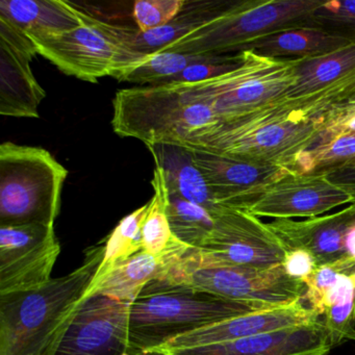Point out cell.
Here are the masks:
<instances>
[{
  "mask_svg": "<svg viewBox=\"0 0 355 355\" xmlns=\"http://www.w3.org/2000/svg\"><path fill=\"white\" fill-rule=\"evenodd\" d=\"M324 139L319 118L278 101L245 115L193 130L180 143L293 170L299 155Z\"/></svg>",
  "mask_w": 355,
  "mask_h": 355,
  "instance_id": "7a4b0ae2",
  "label": "cell"
},
{
  "mask_svg": "<svg viewBox=\"0 0 355 355\" xmlns=\"http://www.w3.org/2000/svg\"><path fill=\"white\" fill-rule=\"evenodd\" d=\"M311 26L355 39V0L324 1L313 14Z\"/></svg>",
  "mask_w": 355,
  "mask_h": 355,
  "instance_id": "4dcf8cb0",
  "label": "cell"
},
{
  "mask_svg": "<svg viewBox=\"0 0 355 355\" xmlns=\"http://www.w3.org/2000/svg\"><path fill=\"white\" fill-rule=\"evenodd\" d=\"M68 170L46 149L0 145V226L53 225Z\"/></svg>",
  "mask_w": 355,
  "mask_h": 355,
  "instance_id": "277c9868",
  "label": "cell"
},
{
  "mask_svg": "<svg viewBox=\"0 0 355 355\" xmlns=\"http://www.w3.org/2000/svg\"><path fill=\"white\" fill-rule=\"evenodd\" d=\"M234 3V1L220 0H186L182 12L171 22L162 28L141 33L138 28L135 30L130 26H122L123 58L119 71L146 55L163 51L169 45L192 34L221 15Z\"/></svg>",
  "mask_w": 355,
  "mask_h": 355,
  "instance_id": "d6986e66",
  "label": "cell"
},
{
  "mask_svg": "<svg viewBox=\"0 0 355 355\" xmlns=\"http://www.w3.org/2000/svg\"><path fill=\"white\" fill-rule=\"evenodd\" d=\"M322 0H247L234 1L221 15L163 51L196 55L241 53L274 33L311 26Z\"/></svg>",
  "mask_w": 355,
  "mask_h": 355,
  "instance_id": "8992f818",
  "label": "cell"
},
{
  "mask_svg": "<svg viewBox=\"0 0 355 355\" xmlns=\"http://www.w3.org/2000/svg\"><path fill=\"white\" fill-rule=\"evenodd\" d=\"M355 220L352 205L329 215L309 218L303 221L275 219L267 223L286 250L302 249L315 257L318 267L347 257L345 236Z\"/></svg>",
  "mask_w": 355,
  "mask_h": 355,
  "instance_id": "ac0fdd59",
  "label": "cell"
},
{
  "mask_svg": "<svg viewBox=\"0 0 355 355\" xmlns=\"http://www.w3.org/2000/svg\"><path fill=\"white\" fill-rule=\"evenodd\" d=\"M355 163V135L326 139L303 151L295 162L298 173H326Z\"/></svg>",
  "mask_w": 355,
  "mask_h": 355,
  "instance_id": "f1b7e54d",
  "label": "cell"
},
{
  "mask_svg": "<svg viewBox=\"0 0 355 355\" xmlns=\"http://www.w3.org/2000/svg\"><path fill=\"white\" fill-rule=\"evenodd\" d=\"M242 62V53L211 55L207 60L192 64L164 85L194 84L223 76L236 69Z\"/></svg>",
  "mask_w": 355,
  "mask_h": 355,
  "instance_id": "1f68e13d",
  "label": "cell"
},
{
  "mask_svg": "<svg viewBox=\"0 0 355 355\" xmlns=\"http://www.w3.org/2000/svg\"><path fill=\"white\" fill-rule=\"evenodd\" d=\"M345 249L347 257L355 259V220L350 224L345 236Z\"/></svg>",
  "mask_w": 355,
  "mask_h": 355,
  "instance_id": "d590c367",
  "label": "cell"
},
{
  "mask_svg": "<svg viewBox=\"0 0 355 355\" xmlns=\"http://www.w3.org/2000/svg\"><path fill=\"white\" fill-rule=\"evenodd\" d=\"M188 247L180 243L163 254L142 250L116 261L105 271L97 272L85 297L101 294L130 304L149 282L165 278L174 261Z\"/></svg>",
  "mask_w": 355,
  "mask_h": 355,
  "instance_id": "ffe728a7",
  "label": "cell"
},
{
  "mask_svg": "<svg viewBox=\"0 0 355 355\" xmlns=\"http://www.w3.org/2000/svg\"><path fill=\"white\" fill-rule=\"evenodd\" d=\"M0 16L28 36L63 32L82 24L80 9L64 0H1Z\"/></svg>",
  "mask_w": 355,
  "mask_h": 355,
  "instance_id": "cb8c5ba5",
  "label": "cell"
},
{
  "mask_svg": "<svg viewBox=\"0 0 355 355\" xmlns=\"http://www.w3.org/2000/svg\"><path fill=\"white\" fill-rule=\"evenodd\" d=\"M148 211V203L139 207L119 222L107 236L98 271H105L116 261L128 259L143 250L142 227Z\"/></svg>",
  "mask_w": 355,
  "mask_h": 355,
  "instance_id": "f546056e",
  "label": "cell"
},
{
  "mask_svg": "<svg viewBox=\"0 0 355 355\" xmlns=\"http://www.w3.org/2000/svg\"><path fill=\"white\" fill-rule=\"evenodd\" d=\"M351 205H352L353 209H354L355 211V202L351 203Z\"/></svg>",
  "mask_w": 355,
  "mask_h": 355,
  "instance_id": "8d00e7d4",
  "label": "cell"
},
{
  "mask_svg": "<svg viewBox=\"0 0 355 355\" xmlns=\"http://www.w3.org/2000/svg\"><path fill=\"white\" fill-rule=\"evenodd\" d=\"M329 336L323 322L193 348L155 350L146 355H326Z\"/></svg>",
  "mask_w": 355,
  "mask_h": 355,
  "instance_id": "2e32d148",
  "label": "cell"
},
{
  "mask_svg": "<svg viewBox=\"0 0 355 355\" xmlns=\"http://www.w3.org/2000/svg\"><path fill=\"white\" fill-rule=\"evenodd\" d=\"M186 0H138L134 5V18L141 33L162 28L182 12Z\"/></svg>",
  "mask_w": 355,
  "mask_h": 355,
  "instance_id": "d6a6232c",
  "label": "cell"
},
{
  "mask_svg": "<svg viewBox=\"0 0 355 355\" xmlns=\"http://www.w3.org/2000/svg\"><path fill=\"white\" fill-rule=\"evenodd\" d=\"M168 218L172 234L191 248H201L215 225L205 207L170 193Z\"/></svg>",
  "mask_w": 355,
  "mask_h": 355,
  "instance_id": "83f0119b",
  "label": "cell"
},
{
  "mask_svg": "<svg viewBox=\"0 0 355 355\" xmlns=\"http://www.w3.org/2000/svg\"><path fill=\"white\" fill-rule=\"evenodd\" d=\"M147 148L153 155L155 166L163 170L170 194L205 207L213 217L223 211L224 207L216 202L188 146L180 142H166L149 145Z\"/></svg>",
  "mask_w": 355,
  "mask_h": 355,
  "instance_id": "7402d4cb",
  "label": "cell"
},
{
  "mask_svg": "<svg viewBox=\"0 0 355 355\" xmlns=\"http://www.w3.org/2000/svg\"><path fill=\"white\" fill-rule=\"evenodd\" d=\"M318 321H320V318L301 300L286 306L254 311L207 326L176 338L155 350H173L219 344Z\"/></svg>",
  "mask_w": 355,
  "mask_h": 355,
  "instance_id": "e0dca14e",
  "label": "cell"
},
{
  "mask_svg": "<svg viewBox=\"0 0 355 355\" xmlns=\"http://www.w3.org/2000/svg\"><path fill=\"white\" fill-rule=\"evenodd\" d=\"M219 121L211 107L194 101L180 85L135 87L113 99L114 132L145 145L182 142L193 130Z\"/></svg>",
  "mask_w": 355,
  "mask_h": 355,
  "instance_id": "5b68a950",
  "label": "cell"
},
{
  "mask_svg": "<svg viewBox=\"0 0 355 355\" xmlns=\"http://www.w3.org/2000/svg\"><path fill=\"white\" fill-rule=\"evenodd\" d=\"M188 147L205 175L216 202L224 209L245 211L269 184L293 171L275 164Z\"/></svg>",
  "mask_w": 355,
  "mask_h": 355,
  "instance_id": "9a60e30c",
  "label": "cell"
},
{
  "mask_svg": "<svg viewBox=\"0 0 355 355\" xmlns=\"http://www.w3.org/2000/svg\"><path fill=\"white\" fill-rule=\"evenodd\" d=\"M60 253L53 225L0 226V295L49 284Z\"/></svg>",
  "mask_w": 355,
  "mask_h": 355,
  "instance_id": "8fae6325",
  "label": "cell"
},
{
  "mask_svg": "<svg viewBox=\"0 0 355 355\" xmlns=\"http://www.w3.org/2000/svg\"><path fill=\"white\" fill-rule=\"evenodd\" d=\"M209 55L178 51H157L124 68L114 78L119 82L132 83L139 86L164 85L189 66L205 61Z\"/></svg>",
  "mask_w": 355,
  "mask_h": 355,
  "instance_id": "484cf974",
  "label": "cell"
},
{
  "mask_svg": "<svg viewBox=\"0 0 355 355\" xmlns=\"http://www.w3.org/2000/svg\"><path fill=\"white\" fill-rule=\"evenodd\" d=\"M151 184L153 196L148 202V211L142 227L143 251L159 255L182 242L174 236L170 227L169 189L165 174L159 166H155Z\"/></svg>",
  "mask_w": 355,
  "mask_h": 355,
  "instance_id": "4316f807",
  "label": "cell"
},
{
  "mask_svg": "<svg viewBox=\"0 0 355 355\" xmlns=\"http://www.w3.org/2000/svg\"><path fill=\"white\" fill-rule=\"evenodd\" d=\"M322 174H324L332 184L350 194L353 202H355V163Z\"/></svg>",
  "mask_w": 355,
  "mask_h": 355,
  "instance_id": "e575fe53",
  "label": "cell"
},
{
  "mask_svg": "<svg viewBox=\"0 0 355 355\" xmlns=\"http://www.w3.org/2000/svg\"><path fill=\"white\" fill-rule=\"evenodd\" d=\"M103 246L82 266L36 290L0 295V355H51L103 261Z\"/></svg>",
  "mask_w": 355,
  "mask_h": 355,
  "instance_id": "6da1fadb",
  "label": "cell"
},
{
  "mask_svg": "<svg viewBox=\"0 0 355 355\" xmlns=\"http://www.w3.org/2000/svg\"><path fill=\"white\" fill-rule=\"evenodd\" d=\"M38 55L24 31L0 16V114L8 117L39 118L46 96L35 78L32 62Z\"/></svg>",
  "mask_w": 355,
  "mask_h": 355,
  "instance_id": "5bb4252c",
  "label": "cell"
},
{
  "mask_svg": "<svg viewBox=\"0 0 355 355\" xmlns=\"http://www.w3.org/2000/svg\"><path fill=\"white\" fill-rule=\"evenodd\" d=\"M180 257L170 268L165 279L173 284H188L223 298L274 309L302 300L306 291L304 282L291 277L282 265L270 268H192L182 266Z\"/></svg>",
  "mask_w": 355,
  "mask_h": 355,
  "instance_id": "30bf717a",
  "label": "cell"
},
{
  "mask_svg": "<svg viewBox=\"0 0 355 355\" xmlns=\"http://www.w3.org/2000/svg\"><path fill=\"white\" fill-rule=\"evenodd\" d=\"M282 266H284V270L291 277L296 278V279L301 280L303 282L318 268L315 257L311 253L302 250V249L288 251Z\"/></svg>",
  "mask_w": 355,
  "mask_h": 355,
  "instance_id": "836d02e7",
  "label": "cell"
},
{
  "mask_svg": "<svg viewBox=\"0 0 355 355\" xmlns=\"http://www.w3.org/2000/svg\"><path fill=\"white\" fill-rule=\"evenodd\" d=\"M201 248H187L180 263L186 267L270 268L282 265L286 250L282 241L257 216L242 209H224Z\"/></svg>",
  "mask_w": 355,
  "mask_h": 355,
  "instance_id": "ba28073f",
  "label": "cell"
},
{
  "mask_svg": "<svg viewBox=\"0 0 355 355\" xmlns=\"http://www.w3.org/2000/svg\"><path fill=\"white\" fill-rule=\"evenodd\" d=\"M352 202V196L324 174L292 171L269 184L245 211L259 218L309 219Z\"/></svg>",
  "mask_w": 355,
  "mask_h": 355,
  "instance_id": "4fadbf2b",
  "label": "cell"
},
{
  "mask_svg": "<svg viewBox=\"0 0 355 355\" xmlns=\"http://www.w3.org/2000/svg\"><path fill=\"white\" fill-rule=\"evenodd\" d=\"M355 39L315 26L286 28L243 49L271 59H309L344 49Z\"/></svg>",
  "mask_w": 355,
  "mask_h": 355,
  "instance_id": "603a6c76",
  "label": "cell"
},
{
  "mask_svg": "<svg viewBox=\"0 0 355 355\" xmlns=\"http://www.w3.org/2000/svg\"><path fill=\"white\" fill-rule=\"evenodd\" d=\"M311 311L323 315L330 346L355 340V259L332 263L327 284Z\"/></svg>",
  "mask_w": 355,
  "mask_h": 355,
  "instance_id": "44dd1931",
  "label": "cell"
},
{
  "mask_svg": "<svg viewBox=\"0 0 355 355\" xmlns=\"http://www.w3.org/2000/svg\"><path fill=\"white\" fill-rule=\"evenodd\" d=\"M355 69V43L319 57L300 59L296 68V83L282 101L309 98L336 84Z\"/></svg>",
  "mask_w": 355,
  "mask_h": 355,
  "instance_id": "d4e9b609",
  "label": "cell"
},
{
  "mask_svg": "<svg viewBox=\"0 0 355 355\" xmlns=\"http://www.w3.org/2000/svg\"><path fill=\"white\" fill-rule=\"evenodd\" d=\"M130 303L85 297L51 355H135L128 344Z\"/></svg>",
  "mask_w": 355,
  "mask_h": 355,
  "instance_id": "7c38bea8",
  "label": "cell"
},
{
  "mask_svg": "<svg viewBox=\"0 0 355 355\" xmlns=\"http://www.w3.org/2000/svg\"><path fill=\"white\" fill-rule=\"evenodd\" d=\"M240 65L223 76L180 84L189 96L213 110L218 120L232 119L282 101L296 83L300 59H271L241 51Z\"/></svg>",
  "mask_w": 355,
  "mask_h": 355,
  "instance_id": "52a82bcc",
  "label": "cell"
},
{
  "mask_svg": "<svg viewBox=\"0 0 355 355\" xmlns=\"http://www.w3.org/2000/svg\"><path fill=\"white\" fill-rule=\"evenodd\" d=\"M82 24L71 30L33 35L38 55L60 71L84 82L113 78L121 68L122 26L107 24L80 9Z\"/></svg>",
  "mask_w": 355,
  "mask_h": 355,
  "instance_id": "9c48e42d",
  "label": "cell"
},
{
  "mask_svg": "<svg viewBox=\"0 0 355 355\" xmlns=\"http://www.w3.org/2000/svg\"><path fill=\"white\" fill-rule=\"evenodd\" d=\"M270 309L159 278L130 304L128 344L135 355H146L195 330Z\"/></svg>",
  "mask_w": 355,
  "mask_h": 355,
  "instance_id": "3957f363",
  "label": "cell"
}]
</instances>
